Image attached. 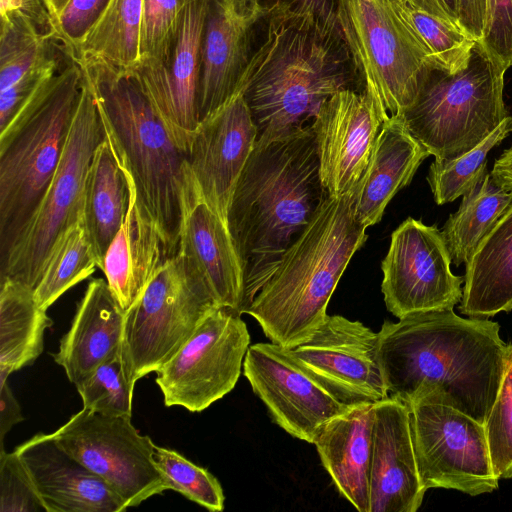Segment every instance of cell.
I'll use <instances>...</instances> for the list:
<instances>
[{"label": "cell", "mask_w": 512, "mask_h": 512, "mask_svg": "<svg viewBox=\"0 0 512 512\" xmlns=\"http://www.w3.org/2000/svg\"><path fill=\"white\" fill-rule=\"evenodd\" d=\"M383 122L376 103L365 90H341L321 105L311 127L321 181L330 197L355 190Z\"/></svg>", "instance_id": "ac0fdd59"}, {"label": "cell", "mask_w": 512, "mask_h": 512, "mask_svg": "<svg viewBox=\"0 0 512 512\" xmlns=\"http://www.w3.org/2000/svg\"><path fill=\"white\" fill-rule=\"evenodd\" d=\"M130 185L114 145L105 138L97 146L85 183L83 219L98 268L125 221Z\"/></svg>", "instance_id": "f1b7e54d"}, {"label": "cell", "mask_w": 512, "mask_h": 512, "mask_svg": "<svg viewBox=\"0 0 512 512\" xmlns=\"http://www.w3.org/2000/svg\"><path fill=\"white\" fill-rule=\"evenodd\" d=\"M291 352L346 406L377 404L389 398L379 334L359 321L327 315L312 336Z\"/></svg>", "instance_id": "9a60e30c"}, {"label": "cell", "mask_w": 512, "mask_h": 512, "mask_svg": "<svg viewBox=\"0 0 512 512\" xmlns=\"http://www.w3.org/2000/svg\"><path fill=\"white\" fill-rule=\"evenodd\" d=\"M47 512H121L128 507L52 434L38 433L15 450Z\"/></svg>", "instance_id": "603a6c76"}, {"label": "cell", "mask_w": 512, "mask_h": 512, "mask_svg": "<svg viewBox=\"0 0 512 512\" xmlns=\"http://www.w3.org/2000/svg\"><path fill=\"white\" fill-rule=\"evenodd\" d=\"M246 70L244 98L259 136L311 126L321 105L363 82L338 23L273 0Z\"/></svg>", "instance_id": "3957f363"}, {"label": "cell", "mask_w": 512, "mask_h": 512, "mask_svg": "<svg viewBox=\"0 0 512 512\" xmlns=\"http://www.w3.org/2000/svg\"><path fill=\"white\" fill-rule=\"evenodd\" d=\"M24 420L8 379H0V448L4 449V437L15 424Z\"/></svg>", "instance_id": "bcb514c9"}, {"label": "cell", "mask_w": 512, "mask_h": 512, "mask_svg": "<svg viewBox=\"0 0 512 512\" xmlns=\"http://www.w3.org/2000/svg\"><path fill=\"white\" fill-rule=\"evenodd\" d=\"M52 324L31 287L9 278L0 280V379H8L41 355L44 332Z\"/></svg>", "instance_id": "f546056e"}, {"label": "cell", "mask_w": 512, "mask_h": 512, "mask_svg": "<svg viewBox=\"0 0 512 512\" xmlns=\"http://www.w3.org/2000/svg\"><path fill=\"white\" fill-rule=\"evenodd\" d=\"M241 315L230 307L214 308L156 371L167 407L201 412L233 390L250 344Z\"/></svg>", "instance_id": "8fae6325"}, {"label": "cell", "mask_w": 512, "mask_h": 512, "mask_svg": "<svg viewBox=\"0 0 512 512\" xmlns=\"http://www.w3.org/2000/svg\"><path fill=\"white\" fill-rule=\"evenodd\" d=\"M490 173L499 185L512 191V147L505 150L501 156L495 160Z\"/></svg>", "instance_id": "681fc988"}, {"label": "cell", "mask_w": 512, "mask_h": 512, "mask_svg": "<svg viewBox=\"0 0 512 512\" xmlns=\"http://www.w3.org/2000/svg\"><path fill=\"white\" fill-rule=\"evenodd\" d=\"M177 254L221 306L242 314L244 274L227 224L210 207L186 163Z\"/></svg>", "instance_id": "44dd1931"}, {"label": "cell", "mask_w": 512, "mask_h": 512, "mask_svg": "<svg viewBox=\"0 0 512 512\" xmlns=\"http://www.w3.org/2000/svg\"><path fill=\"white\" fill-rule=\"evenodd\" d=\"M512 132L508 116L487 138L462 156L437 160L429 167L427 181L435 202L444 205L471 191L487 173L488 153Z\"/></svg>", "instance_id": "e575fe53"}, {"label": "cell", "mask_w": 512, "mask_h": 512, "mask_svg": "<svg viewBox=\"0 0 512 512\" xmlns=\"http://www.w3.org/2000/svg\"><path fill=\"white\" fill-rule=\"evenodd\" d=\"M459 26L476 41H481L486 28L489 0H456Z\"/></svg>", "instance_id": "f6af8a7d"}, {"label": "cell", "mask_w": 512, "mask_h": 512, "mask_svg": "<svg viewBox=\"0 0 512 512\" xmlns=\"http://www.w3.org/2000/svg\"><path fill=\"white\" fill-rule=\"evenodd\" d=\"M419 476L426 491L477 496L498 488L484 424L450 406L418 399L406 404Z\"/></svg>", "instance_id": "7c38bea8"}, {"label": "cell", "mask_w": 512, "mask_h": 512, "mask_svg": "<svg viewBox=\"0 0 512 512\" xmlns=\"http://www.w3.org/2000/svg\"><path fill=\"white\" fill-rule=\"evenodd\" d=\"M141 22L142 0H110L77 48L68 54L134 71L141 63Z\"/></svg>", "instance_id": "4dcf8cb0"}, {"label": "cell", "mask_w": 512, "mask_h": 512, "mask_svg": "<svg viewBox=\"0 0 512 512\" xmlns=\"http://www.w3.org/2000/svg\"><path fill=\"white\" fill-rule=\"evenodd\" d=\"M292 8L319 18L320 20L338 23L337 3L338 0H284Z\"/></svg>", "instance_id": "7dc6e473"}, {"label": "cell", "mask_w": 512, "mask_h": 512, "mask_svg": "<svg viewBox=\"0 0 512 512\" xmlns=\"http://www.w3.org/2000/svg\"><path fill=\"white\" fill-rule=\"evenodd\" d=\"M451 258L437 225L408 217L391 234L381 263V290L387 309L407 315L453 310L460 303L464 277L454 275Z\"/></svg>", "instance_id": "5bb4252c"}, {"label": "cell", "mask_w": 512, "mask_h": 512, "mask_svg": "<svg viewBox=\"0 0 512 512\" xmlns=\"http://www.w3.org/2000/svg\"><path fill=\"white\" fill-rule=\"evenodd\" d=\"M110 0H69L55 19L56 37L73 52Z\"/></svg>", "instance_id": "b9f144b4"}, {"label": "cell", "mask_w": 512, "mask_h": 512, "mask_svg": "<svg viewBox=\"0 0 512 512\" xmlns=\"http://www.w3.org/2000/svg\"><path fill=\"white\" fill-rule=\"evenodd\" d=\"M105 136L94 94L83 75L61 161L30 224L0 265L1 280L9 278L36 288L53 245L83 216L87 174L93 154Z\"/></svg>", "instance_id": "9c48e42d"}, {"label": "cell", "mask_w": 512, "mask_h": 512, "mask_svg": "<svg viewBox=\"0 0 512 512\" xmlns=\"http://www.w3.org/2000/svg\"><path fill=\"white\" fill-rule=\"evenodd\" d=\"M206 9L207 0H187L168 63L139 66L132 71L186 156L199 124L198 94Z\"/></svg>", "instance_id": "ffe728a7"}, {"label": "cell", "mask_w": 512, "mask_h": 512, "mask_svg": "<svg viewBox=\"0 0 512 512\" xmlns=\"http://www.w3.org/2000/svg\"><path fill=\"white\" fill-rule=\"evenodd\" d=\"M134 385L120 347L75 386L83 408L107 416L131 417Z\"/></svg>", "instance_id": "8d00e7d4"}, {"label": "cell", "mask_w": 512, "mask_h": 512, "mask_svg": "<svg viewBox=\"0 0 512 512\" xmlns=\"http://www.w3.org/2000/svg\"><path fill=\"white\" fill-rule=\"evenodd\" d=\"M419 8L459 26L456 0H410ZM460 27V26H459ZM461 28V27H460Z\"/></svg>", "instance_id": "c3c4849f"}, {"label": "cell", "mask_w": 512, "mask_h": 512, "mask_svg": "<svg viewBox=\"0 0 512 512\" xmlns=\"http://www.w3.org/2000/svg\"><path fill=\"white\" fill-rule=\"evenodd\" d=\"M429 152L408 132L399 116L385 120L368 166L355 188V214L368 228L378 223L396 193L412 181Z\"/></svg>", "instance_id": "4316f807"}, {"label": "cell", "mask_w": 512, "mask_h": 512, "mask_svg": "<svg viewBox=\"0 0 512 512\" xmlns=\"http://www.w3.org/2000/svg\"><path fill=\"white\" fill-rule=\"evenodd\" d=\"M218 306L180 255L168 259L125 311L121 353L131 380L156 372Z\"/></svg>", "instance_id": "30bf717a"}, {"label": "cell", "mask_w": 512, "mask_h": 512, "mask_svg": "<svg viewBox=\"0 0 512 512\" xmlns=\"http://www.w3.org/2000/svg\"><path fill=\"white\" fill-rule=\"evenodd\" d=\"M506 71L477 41L462 70L430 65L414 101L396 116L435 159H456L510 116L503 98Z\"/></svg>", "instance_id": "52a82bcc"}, {"label": "cell", "mask_w": 512, "mask_h": 512, "mask_svg": "<svg viewBox=\"0 0 512 512\" xmlns=\"http://www.w3.org/2000/svg\"><path fill=\"white\" fill-rule=\"evenodd\" d=\"M328 196L311 126L258 137L227 215L244 274L242 314Z\"/></svg>", "instance_id": "7a4b0ae2"}, {"label": "cell", "mask_w": 512, "mask_h": 512, "mask_svg": "<svg viewBox=\"0 0 512 512\" xmlns=\"http://www.w3.org/2000/svg\"><path fill=\"white\" fill-rule=\"evenodd\" d=\"M479 42L505 69L512 66V0H489L486 28Z\"/></svg>", "instance_id": "ee69618b"}, {"label": "cell", "mask_w": 512, "mask_h": 512, "mask_svg": "<svg viewBox=\"0 0 512 512\" xmlns=\"http://www.w3.org/2000/svg\"><path fill=\"white\" fill-rule=\"evenodd\" d=\"M98 268L83 216L55 242L34 289L40 308L46 310L77 283Z\"/></svg>", "instance_id": "d6a6232c"}, {"label": "cell", "mask_w": 512, "mask_h": 512, "mask_svg": "<svg viewBox=\"0 0 512 512\" xmlns=\"http://www.w3.org/2000/svg\"><path fill=\"white\" fill-rule=\"evenodd\" d=\"M394 3L436 66L454 73L468 65L477 42L472 36L459 26L419 8L410 0H394Z\"/></svg>", "instance_id": "d590c367"}, {"label": "cell", "mask_w": 512, "mask_h": 512, "mask_svg": "<svg viewBox=\"0 0 512 512\" xmlns=\"http://www.w3.org/2000/svg\"><path fill=\"white\" fill-rule=\"evenodd\" d=\"M127 175L130 185L128 212L101 267L110 290L125 311L139 298L164 263L176 255L139 205L134 183L128 172Z\"/></svg>", "instance_id": "cb8c5ba5"}, {"label": "cell", "mask_w": 512, "mask_h": 512, "mask_svg": "<svg viewBox=\"0 0 512 512\" xmlns=\"http://www.w3.org/2000/svg\"><path fill=\"white\" fill-rule=\"evenodd\" d=\"M154 459L169 489L210 511L224 509L222 486L207 469L194 464L173 449L156 445Z\"/></svg>", "instance_id": "74e56055"}, {"label": "cell", "mask_w": 512, "mask_h": 512, "mask_svg": "<svg viewBox=\"0 0 512 512\" xmlns=\"http://www.w3.org/2000/svg\"><path fill=\"white\" fill-rule=\"evenodd\" d=\"M47 8L49 9L53 19H54V25H55V19L59 15V13L62 11L64 6L67 4L69 0H44Z\"/></svg>", "instance_id": "f907efd6"}, {"label": "cell", "mask_w": 512, "mask_h": 512, "mask_svg": "<svg viewBox=\"0 0 512 512\" xmlns=\"http://www.w3.org/2000/svg\"><path fill=\"white\" fill-rule=\"evenodd\" d=\"M243 369L273 421L299 440L313 444L325 423L350 407L336 400L291 349L279 344L249 346Z\"/></svg>", "instance_id": "2e32d148"}, {"label": "cell", "mask_w": 512, "mask_h": 512, "mask_svg": "<svg viewBox=\"0 0 512 512\" xmlns=\"http://www.w3.org/2000/svg\"><path fill=\"white\" fill-rule=\"evenodd\" d=\"M244 89L200 121L187 152V164L210 207L227 224L232 195L258 139Z\"/></svg>", "instance_id": "d6986e66"}, {"label": "cell", "mask_w": 512, "mask_h": 512, "mask_svg": "<svg viewBox=\"0 0 512 512\" xmlns=\"http://www.w3.org/2000/svg\"><path fill=\"white\" fill-rule=\"evenodd\" d=\"M490 456L499 478H512V342L494 405L484 424Z\"/></svg>", "instance_id": "ab89813d"}, {"label": "cell", "mask_w": 512, "mask_h": 512, "mask_svg": "<svg viewBox=\"0 0 512 512\" xmlns=\"http://www.w3.org/2000/svg\"><path fill=\"white\" fill-rule=\"evenodd\" d=\"M423 487L414 453L408 406L389 397L374 409L370 512H416Z\"/></svg>", "instance_id": "7402d4cb"}, {"label": "cell", "mask_w": 512, "mask_h": 512, "mask_svg": "<svg viewBox=\"0 0 512 512\" xmlns=\"http://www.w3.org/2000/svg\"><path fill=\"white\" fill-rule=\"evenodd\" d=\"M499 331L497 322L453 310L384 321L378 334L389 397L441 403L485 424L506 365Z\"/></svg>", "instance_id": "6da1fadb"}, {"label": "cell", "mask_w": 512, "mask_h": 512, "mask_svg": "<svg viewBox=\"0 0 512 512\" xmlns=\"http://www.w3.org/2000/svg\"><path fill=\"white\" fill-rule=\"evenodd\" d=\"M374 409L348 407L325 423L313 443L339 493L360 512H370Z\"/></svg>", "instance_id": "d4e9b609"}, {"label": "cell", "mask_w": 512, "mask_h": 512, "mask_svg": "<svg viewBox=\"0 0 512 512\" xmlns=\"http://www.w3.org/2000/svg\"><path fill=\"white\" fill-rule=\"evenodd\" d=\"M82 80L81 67L71 57L0 132L1 264L30 224L59 166Z\"/></svg>", "instance_id": "8992f818"}, {"label": "cell", "mask_w": 512, "mask_h": 512, "mask_svg": "<svg viewBox=\"0 0 512 512\" xmlns=\"http://www.w3.org/2000/svg\"><path fill=\"white\" fill-rule=\"evenodd\" d=\"M57 442L135 507L169 490L154 459L155 444L131 417L107 416L82 408L53 433Z\"/></svg>", "instance_id": "4fadbf2b"}, {"label": "cell", "mask_w": 512, "mask_h": 512, "mask_svg": "<svg viewBox=\"0 0 512 512\" xmlns=\"http://www.w3.org/2000/svg\"><path fill=\"white\" fill-rule=\"evenodd\" d=\"M459 310L488 318L512 310V203L465 264Z\"/></svg>", "instance_id": "83f0119b"}, {"label": "cell", "mask_w": 512, "mask_h": 512, "mask_svg": "<svg viewBox=\"0 0 512 512\" xmlns=\"http://www.w3.org/2000/svg\"><path fill=\"white\" fill-rule=\"evenodd\" d=\"M366 229L355 214V190L328 196L245 314L275 344L292 349L305 342L326 318L340 278L367 240Z\"/></svg>", "instance_id": "277c9868"}, {"label": "cell", "mask_w": 512, "mask_h": 512, "mask_svg": "<svg viewBox=\"0 0 512 512\" xmlns=\"http://www.w3.org/2000/svg\"><path fill=\"white\" fill-rule=\"evenodd\" d=\"M47 512L20 458L0 451V512Z\"/></svg>", "instance_id": "60d3db41"}, {"label": "cell", "mask_w": 512, "mask_h": 512, "mask_svg": "<svg viewBox=\"0 0 512 512\" xmlns=\"http://www.w3.org/2000/svg\"><path fill=\"white\" fill-rule=\"evenodd\" d=\"M61 68L59 57L54 55L29 71L15 84L0 91V132L11 123L39 87Z\"/></svg>", "instance_id": "7bdbcfd3"}, {"label": "cell", "mask_w": 512, "mask_h": 512, "mask_svg": "<svg viewBox=\"0 0 512 512\" xmlns=\"http://www.w3.org/2000/svg\"><path fill=\"white\" fill-rule=\"evenodd\" d=\"M273 0H207L198 94L199 122L245 88L242 77Z\"/></svg>", "instance_id": "e0dca14e"}, {"label": "cell", "mask_w": 512, "mask_h": 512, "mask_svg": "<svg viewBox=\"0 0 512 512\" xmlns=\"http://www.w3.org/2000/svg\"><path fill=\"white\" fill-rule=\"evenodd\" d=\"M512 203V191L499 185L491 173L463 195L458 210L441 230L451 263L466 264L478 244Z\"/></svg>", "instance_id": "1f68e13d"}, {"label": "cell", "mask_w": 512, "mask_h": 512, "mask_svg": "<svg viewBox=\"0 0 512 512\" xmlns=\"http://www.w3.org/2000/svg\"><path fill=\"white\" fill-rule=\"evenodd\" d=\"M187 0H142L141 63L165 65L174 49Z\"/></svg>", "instance_id": "f35d334b"}, {"label": "cell", "mask_w": 512, "mask_h": 512, "mask_svg": "<svg viewBox=\"0 0 512 512\" xmlns=\"http://www.w3.org/2000/svg\"><path fill=\"white\" fill-rule=\"evenodd\" d=\"M337 20L362 79L384 121L414 101L430 53L394 0H338Z\"/></svg>", "instance_id": "ba28073f"}, {"label": "cell", "mask_w": 512, "mask_h": 512, "mask_svg": "<svg viewBox=\"0 0 512 512\" xmlns=\"http://www.w3.org/2000/svg\"><path fill=\"white\" fill-rule=\"evenodd\" d=\"M54 38L20 9L1 12L0 91L54 56Z\"/></svg>", "instance_id": "836d02e7"}, {"label": "cell", "mask_w": 512, "mask_h": 512, "mask_svg": "<svg viewBox=\"0 0 512 512\" xmlns=\"http://www.w3.org/2000/svg\"><path fill=\"white\" fill-rule=\"evenodd\" d=\"M73 59L92 89L105 132L134 183L139 205L177 254L186 153L132 71L100 60Z\"/></svg>", "instance_id": "5b68a950"}, {"label": "cell", "mask_w": 512, "mask_h": 512, "mask_svg": "<svg viewBox=\"0 0 512 512\" xmlns=\"http://www.w3.org/2000/svg\"><path fill=\"white\" fill-rule=\"evenodd\" d=\"M125 310L106 280L93 279L79 302L55 362L76 385L121 347Z\"/></svg>", "instance_id": "484cf974"}]
</instances>
